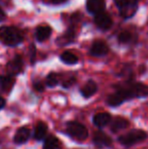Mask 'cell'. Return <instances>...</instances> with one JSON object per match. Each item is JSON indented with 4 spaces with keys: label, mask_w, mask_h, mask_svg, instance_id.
<instances>
[{
    "label": "cell",
    "mask_w": 148,
    "mask_h": 149,
    "mask_svg": "<svg viewBox=\"0 0 148 149\" xmlns=\"http://www.w3.org/2000/svg\"><path fill=\"white\" fill-rule=\"evenodd\" d=\"M145 96H148L147 85L128 79L125 82L116 85L115 92L108 96L107 104L111 107H118L131 98H141Z\"/></svg>",
    "instance_id": "cell-1"
},
{
    "label": "cell",
    "mask_w": 148,
    "mask_h": 149,
    "mask_svg": "<svg viewBox=\"0 0 148 149\" xmlns=\"http://www.w3.org/2000/svg\"><path fill=\"white\" fill-rule=\"evenodd\" d=\"M24 41L22 31L15 26H0V42L8 47H15Z\"/></svg>",
    "instance_id": "cell-2"
},
{
    "label": "cell",
    "mask_w": 148,
    "mask_h": 149,
    "mask_svg": "<svg viewBox=\"0 0 148 149\" xmlns=\"http://www.w3.org/2000/svg\"><path fill=\"white\" fill-rule=\"evenodd\" d=\"M146 138H147V134L145 131L139 129H134L129 131L128 133H125L123 135H121L118 138V140L123 146L130 147V146L135 145V144L143 141Z\"/></svg>",
    "instance_id": "cell-3"
},
{
    "label": "cell",
    "mask_w": 148,
    "mask_h": 149,
    "mask_svg": "<svg viewBox=\"0 0 148 149\" xmlns=\"http://www.w3.org/2000/svg\"><path fill=\"white\" fill-rule=\"evenodd\" d=\"M66 132L70 137H72L75 140H78V141H83L88 137L87 128L76 121L68 122L66 125Z\"/></svg>",
    "instance_id": "cell-4"
},
{
    "label": "cell",
    "mask_w": 148,
    "mask_h": 149,
    "mask_svg": "<svg viewBox=\"0 0 148 149\" xmlns=\"http://www.w3.org/2000/svg\"><path fill=\"white\" fill-rule=\"evenodd\" d=\"M120 14L124 18L132 17L138 7V0H114Z\"/></svg>",
    "instance_id": "cell-5"
},
{
    "label": "cell",
    "mask_w": 148,
    "mask_h": 149,
    "mask_svg": "<svg viewBox=\"0 0 148 149\" xmlns=\"http://www.w3.org/2000/svg\"><path fill=\"white\" fill-rule=\"evenodd\" d=\"M7 73L9 76L13 77L15 75H18L24 70V60L19 55H16L12 60H10L6 65Z\"/></svg>",
    "instance_id": "cell-6"
},
{
    "label": "cell",
    "mask_w": 148,
    "mask_h": 149,
    "mask_svg": "<svg viewBox=\"0 0 148 149\" xmlns=\"http://www.w3.org/2000/svg\"><path fill=\"white\" fill-rule=\"evenodd\" d=\"M94 24L99 30L108 31L113 26L112 16L105 11L101 12V13H97V15H94Z\"/></svg>",
    "instance_id": "cell-7"
},
{
    "label": "cell",
    "mask_w": 148,
    "mask_h": 149,
    "mask_svg": "<svg viewBox=\"0 0 148 149\" xmlns=\"http://www.w3.org/2000/svg\"><path fill=\"white\" fill-rule=\"evenodd\" d=\"M108 53H109V47L106 44V42L101 40H97L93 42L89 49V54L93 57H103Z\"/></svg>",
    "instance_id": "cell-8"
},
{
    "label": "cell",
    "mask_w": 148,
    "mask_h": 149,
    "mask_svg": "<svg viewBox=\"0 0 148 149\" xmlns=\"http://www.w3.org/2000/svg\"><path fill=\"white\" fill-rule=\"evenodd\" d=\"M93 143L99 148L110 147L113 143L112 138L103 131H97L93 135Z\"/></svg>",
    "instance_id": "cell-9"
},
{
    "label": "cell",
    "mask_w": 148,
    "mask_h": 149,
    "mask_svg": "<svg viewBox=\"0 0 148 149\" xmlns=\"http://www.w3.org/2000/svg\"><path fill=\"white\" fill-rule=\"evenodd\" d=\"M106 1L105 0H87L86 9L89 13L97 15V13L105 11Z\"/></svg>",
    "instance_id": "cell-10"
},
{
    "label": "cell",
    "mask_w": 148,
    "mask_h": 149,
    "mask_svg": "<svg viewBox=\"0 0 148 149\" xmlns=\"http://www.w3.org/2000/svg\"><path fill=\"white\" fill-rule=\"evenodd\" d=\"M31 137V130L28 127H22L16 131L13 137V141L16 144H24L28 142Z\"/></svg>",
    "instance_id": "cell-11"
},
{
    "label": "cell",
    "mask_w": 148,
    "mask_h": 149,
    "mask_svg": "<svg viewBox=\"0 0 148 149\" xmlns=\"http://www.w3.org/2000/svg\"><path fill=\"white\" fill-rule=\"evenodd\" d=\"M110 124H111V131L117 133V132L126 129L129 126V121L123 117H117V118L113 119Z\"/></svg>",
    "instance_id": "cell-12"
},
{
    "label": "cell",
    "mask_w": 148,
    "mask_h": 149,
    "mask_svg": "<svg viewBox=\"0 0 148 149\" xmlns=\"http://www.w3.org/2000/svg\"><path fill=\"white\" fill-rule=\"evenodd\" d=\"M111 121H112V116L109 113H106V112L99 113V114H97L93 117V124L99 128L106 127V126L111 123Z\"/></svg>",
    "instance_id": "cell-13"
},
{
    "label": "cell",
    "mask_w": 148,
    "mask_h": 149,
    "mask_svg": "<svg viewBox=\"0 0 148 149\" xmlns=\"http://www.w3.org/2000/svg\"><path fill=\"white\" fill-rule=\"evenodd\" d=\"M14 85V78L9 75L0 76V94L7 93L12 89Z\"/></svg>",
    "instance_id": "cell-14"
},
{
    "label": "cell",
    "mask_w": 148,
    "mask_h": 149,
    "mask_svg": "<svg viewBox=\"0 0 148 149\" xmlns=\"http://www.w3.org/2000/svg\"><path fill=\"white\" fill-rule=\"evenodd\" d=\"M97 91V85L93 80H88L80 89V92L83 97L89 98Z\"/></svg>",
    "instance_id": "cell-15"
},
{
    "label": "cell",
    "mask_w": 148,
    "mask_h": 149,
    "mask_svg": "<svg viewBox=\"0 0 148 149\" xmlns=\"http://www.w3.org/2000/svg\"><path fill=\"white\" fill-rule=\"evenodd\" d=\"M52 33V29L49 26H40L36 29V39L39 42L47 41Z\"/></svg>",
    "instance_id": "cell-16"
},
{
    "label": "cell",
    "mask_w": 148,
    "mask_h": 149,
    "mask_svg": "<svg viewBox=\"0 0 148 149\" xmlns=\"http://www.w3.org/2000/svg\"><path fill=\"white\" fill-rule=\"evenodd\" d=\"M47 132H48V126L46 125V123H44V122H39V123L37 124L36 128H35L34 138L36 140H38V141H41V140H43L44 138L46 137Z\"/></svg>",
    "instance_id": "cell-17"
},
{
    "label": "cell",
    "mask_w": 148,
    "mask_h": 149,
    "mask_svg": "<svg viewBox=\"0 0 148 149\" xmlns=\"http://www.w3.org/2000/svg\"><path fill=\"white\" fill-rule=\"evenodd\" d=\"M59 146L60 143L58 138L54 135H49L45 138L43 149H59Z\"/></svg>",
    "instance_id": "cell-18"
},
{
    "label": "cell",
    "mask_w": 148,
    "mask_h": 149,
    "mask_svg": "<svg viewBox=\"0 0 148 149\" xmlns=\"http://www.w3.org/2000/svg\"><path fill=\"white\" fill-rule=\"evenodd\" d=\"M75 38V26H69V29L67 30L65 33H64L63 37L59 38L58 42L60 41V43L63 44V45H66V44H70L74 41Z\"/></svg>",
    "instance_id": "cell-19"
},
{
    "label": "cell",
    "mask_w": 148,
    "mask_h": 149,
    "mask_svg": "<svg viewBox=\"0 0 148 149\" xmlns=\"http://www.w3.org/2000/svg\"><path fill=\"white\" fill-rule=\"evenodd\" d=\"M61 60L63 61L65 64H69V65H73V64H76L78 62V57L76 55H74L72 52L70 51H65L61 54L60 56Z\"/></svg>",
    "instance_id": "cell-20"
},
{
    "label": "cell",
    "mask_w": 148,
    "mask_h": 149,
    "mask_svg": "<svg viewBox=\"0 0 148 149\" xmlns=\"http://www.w3.org/2000/svg\"><path fill=\"white\" fill-rule=\"evenodd\" d=\"M134 37H133L132 33H130L129 31H123L119 33L118 36V41L121 44H130L133 42Z\"/></svg>",
    "instance_id": "cell-21"
},
{
    "label": "cell",
    "mask_w": 148,
    "mask_h": 149,
    "mask_svg": "<svg viewBox=\"0 0 148 149\" xmlns=\"http://www.w3.org/2000/svg\"><path fill=\"white\" fill-rule=\"evenodd\" d=\"M59 83V78H58V75L54 72H51L46 78V84L50 87H54Z\"/></svg>",
    "instance_id": "cell-22"
},
{
    "label": "cell",
    "mask_w": 148,
    "mask_h": 149,
    "mask_svg": "<svg viewBox=\"0 0 148 149\" xmlns=\"http://www.w3.org/2000/svg\"><path fill=\"white\" fill-rule=\"evenodd\" d=\"M74 82H75V78L74 77H71V78H68V79H66L65 81H63L62 85H63V87L67 88V87H70L71 85H73Z\"/></svg>",
    "instance_id": "cell-23"
},
{
    "label": "cell",
    "mask_w": 148,
    "mask_h": 149,
    "mask_svg": "<svg viewBox=\"0 0 148 149\" xmlns=\"http://www.w3.org/2000/svg\"><path fill=\"white\" fill-rule=\"evenodd\" d=\"M35 59H36V48L34 45L31 46V62L32 64L35 63Z\"/></svg>",
    "instance_id": "cell-24"
},
{
    "label": "cell",
    "mask_w": 148,
    "mask_h": 149,
    "mask_svg": "<svg viewBox=\"0 0 148 149\" xmlns=\"http://www.w3.org/2000/svg\"><path fill=\"white\" fill-rule=\"evenodd\" d=\"M34 87H35V89L38 90V91H43L44 88H45L44 83H42L41 81H36V82L34 83Z\"/></svg>",
    "instance_id": "cell-25"
},
{
    "label": "cell",
    "mask_w": 148,
    "mask_h": 149,
    "mask_svg": "<svg viewBox=\"0 0 148 149\" xmlns=\"http://www.w3.org/2000/svg\"><path fill=\"white\" fill-rule=\"evenodd\" d=\"M67 0H51V3L55 4V5H58V4H62V3H65Z\"/></svg>",
    "instance_id": "cell-26"
},
{
    "label": "cell",
    "mask_w": 148,
    "mask_h": 149,
    "mask_svg": "<svg viewBox=\"0 0 148 149\" xmlns=\"http://www.w3.org/2000/svg\"><path fill=\"white\" fill-rule=\"evenodd\" d=\"M4 106H5V100H4L1 95H0V111L4 108Z\"/></svg>",
    "instance_id": "cell-27"
},
{
    "label": "cell",
    "mask_w": 148,
    "mask_h": 149,
    "mask_svg": "<svg viewBox=\"0 0 148 149\" xmlns=\"http://www.w3.org/2000/svg\"><path fill=\"white\" fill-rule=\"evenodd\" d=\"M5 13H4V11L3 10L1 9V8H0V22H3L4 19H5Z\"/></svg>",
    "instance_id": "cell-28"
}]
</instances>
